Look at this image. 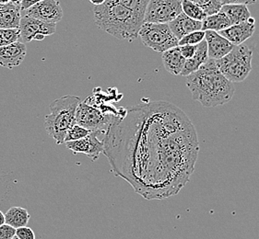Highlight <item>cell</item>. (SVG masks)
Instances as JSON below:
<instances>
[{
  "label": "cell",
  "mask_w": 259,
  "mask_h": 239,
  "mask_svg": "<svg viewBox=\"0 0 259 239\" xmlns=\"http://www.w3.org/2000/svg\"><path fill=\"white\" fill-rule=\"evenodd\" d=\"M104 143L114 174L147 200L177 195L189 182L199 152L191 121L165 101L114 115Z\"/></svg>",
  "instance_id": "6da1fadb"
},
{
  "label": "cell",
  "mask_w": 259,
  "mask_h": 239,
  "mask_svg": "<svg viewBox=\"0 0 259 239\" xmlns=\"http://www.w3.org/2000/svg\"><path fill=\"white\" fill-rule=\"evenodd\" d=\"M187 86L194 100L206 108L226 104L235 92L233 83L219 70L216 60L208 59L197 72L187 77Z\"/></svg>",
  "instance_id": "7a4b0ae2"
},
{
  "label": "cell",
  "mask_w": 259,
  "mask_h": 239,
  "mask_svg": "<svg viewBox=\"0 0 259 239\" xmlns=\"http://www.w3.org/2000/svg\"><path fill=\"white\" fill-rule=\"evenodd\" d=\"M94 21L103 31L114 38L133 42L139 37L143 19L136 15L118 0H106L103 5L94 8Z\"/></svg>",
  "instance_id": "3957f363"
},
{
  "label": "cell",
  "mask_w": 259,
  "mask_h": 239,
  "mask_svg": "<svg viewBox=\"0 0 259 239\" xmlns=\"http://www.w3.org/2000/svg\"><path fill=\"white\" fill-rule=\"evenodd\" d=\"M80 99L76 96H64L50 105V114L46 116L45 127L47 134L57 142L65 144L68 130L76 125V110Z\"/></svg>",
  "instance_id": "277c9868"
},
{
  "label": "cell",
  "mask_w": 259,
  "mask_h": 239,
  "mask_svg": "<svg viewBox=\"0 0 259 239\" xmlns=\"http://www.w3.org/2000/svg\"><path fill=\"white\" fill-rule=\"evenodd\" d=\"M253 51L245 44L234 46L222 59L216 60L219 70L232 83L244 81L252 71Z\"/></svg>",
  "instance_id": "5b68a950"
},
{
  "label": "cell",
  "mask_w": 259,
  "mask_h": 239,
  "mask_svg": "<svg viewBox=\"0 0 259 239\" xmlns=\"http://www.w3.org/2000/svg\"><path fill=\"white\" fill-rule=\"evenodd\" d=\"M139 38L145 46L161 53L178 46L179 43L168 24L143 23L139 31Z\"/></svg>",
  "instance_id": "8992f818"
},
{
  "label": "cell",
  "mask_w": 259,
  "mask_h": 239,
  "mask_svg": "<svg viewBox=\"0 0 259 239\" xmlns=\"http://www.w3.org/2000/svg\"><path fill=\"white\" fill-rule=\"evenodd\" d=\"M182 12V0H150L143 23L169 24Z\"/></svg>",
  "instance_id": "52a82bcc"
},
{
  "label": "cell",
  "mask_w": 259,
  "mask_h": 239,
  "mask_svg": "<svg viewBox=\"0 0 259 239\" xmlns=\"http://www.w3.org/2000/svg\"><path fill=\"white\" fill-rule=\"evenodd\" d=\"M115 114H106L98 107L79 102L76 110V124L89 131H101L105 134Z\"/></svg>",
  "instance_id": "ba28073f"
},
{
  "label": "cell",
  "mask_w": 259,
  "mask_h": 239,
  "mask_svg": "<svg viewBox=\"0 0 259 239\" xmlns=\"http://www.w3.org/2000/svg\"><path fill=\"white\" fill-rule=\"evenodd\" d=\"M20 42L26 43L31 41H41L57 31V25L39 21L29 16L22 15L19 27Z\"/></svg>",
  "instance_id": "9c48e42d"
},
{
  "label": "cell",
  "mask_w": 259,
  "mask_h": 239,
  "mask_svg": "<svg viewBox=\"0 0 259 239\" xmlns=\"http://www.w3.org/2000/svg\"><path fill=\"white\" fill-rule=\"evenodd\" d=\"M104 133L101 131H91L88 136L79 140L65 143L69 150L74 154H84L88 156L92 161H96L100 155L104 153V139L100 140L99 135Z\"/></svg>",
  "instance_id": "30bf717a"
},
{
  "label": "cell",
  "mask_w": 259,
  "mask_h": 239,
  "mask_svg": "<svg viewBox=\"0 0 259 239\" xmlns=\"http://www.w3.org/2000/svg\"><path fill=\"white\" fill-rule=\"evenodd\" d=\"M24 15L57 25V22L62 20L63 10L59 1L44 0L24 11Z\"/></svg>",
  "instance_id": "8fae6325"
},
{
  "label": "cell",
  "mask_w": 259,
  "mask_h": 239,
  "mask_svg": "<svg viewBox=\"0 0 259 239\" xmlns=\"http://www.w3.org/2000/svg\"><path fill=\"white\" fill-rule=\"evenodd\" d=\"M255 21L254 18H250L248 21H244L239 24H235L229 27L224 31H220L219 33L232 42L234 46L244 44L245 41L253 36L255 30Z\"/></svg>",
  "instance_id": "7c38bea8"
},
{
  "label": "cell",
  "mask_w": 259,
  "mask_h": 239,
  "mask_svg": "<svg viewBox=\"0 0 259 239\" xmlns=\"http://www.w3.org/2000/svg\"><path fill=\"white\" fill-rule=\"evenodd\" d=\"M205 41L207 42L208 59L219 60L227 55L234 48L232 42L222 36L217 31H206Z\"/></svg>",
  "instance_id": "4fadbf2b"
},
{
  "label": "cell",
  "mask_w": 259,
  "mask_h": 239,
  "mask_svg": "<svg viewBox=\"0 0 259 239\" xmlns=\"http://www.w3.org/2000/svg\"><path fill=\"white\" fill-rule=\"evenodd\" d=\"M26 53L27 47L23 42H17L0 47V67L8 69L19 67L23 62Z\"/></svg>",
  "instance_id": "5bb4252c"
},
{
  "label": "cell",
  "mask_w": 259,
  "mask_h": 239,
  "mask_svg": "<svg viewBox=\"0 0 259 239\" xmlns=\"http://www.w3.org/2000/svg\"><path fill=\"white\" fill-rule=\"evenodd\" d=\"M168 25L178 40L194 31H202V21H194L183 12Z\"/></svg>",
  "instance_id": "9a60e30c"
},
{
  "label": "cell",
  "mask_w": 259,
  "mask_h": 239,
  "mask_svg": "<svg viewBox=\"0 0 259 239\" xmlns=\"http://www.w3.org/2000/svg\"><path fill=\"white\" fill-rule=\"evenodd\" d=\"M21 17V6L12 2L0 5V29H19Z\"/></svg>",
  "instance_id": "2e32d148"
},
{
  "label": "cell",
  "mask_w": 259,
  "mask_h": 239,
  "mask_svg": "<svg viewBox=\"0 0 259 239\" xmlns=\"http://www.w3.org/2000/svg\"><path fill=\"white\" fill-rule=\"evenodd\" d=\"M208 60L207 55V42L204 40L197 45V52L193 57L187 59L185 63V67L182 70L180 76L187 78L189 75L197 72L199 68L206 64Z\"/></svg>",
  "instance_id": "e0dca14e"
},
{
  "label": "cell",
  "mask_w": 259,
  "mask_h": 239,
  "mask_svg": "<svg viewBox=\"0 0 259 239\" xmlns=\"http://www.w3.org/2000/svg\"><path fill=\"white\" fill-rule=\"evenodd\" d=\"M161 59L167 72L174 76H180L185 67L186 59L183 57L179 46L171 48L170 50L161 53Z\"/></svg>",
  "instance_id": "ac0fdd59"
},
{
  "label": "cell",
  "mask_w": 259,
  "mask_h": 239,
  "mask_svg": "<svg viewBox=\"0 0 259 239\" xmlns=\"http://www.w3.org/2000/svg\"><path fill=\"white\" fill-rule=\"evenodd\" d=\"M220 11L228 17L233 25L247 21L251 18L248 8L245 5H223Z\"/></svg>",
  "instance_id": "d6986e66"
},
{
  "label": "cell",
  "mask_w": 259,
  "mask_h": 239,
  "mask_svg": "<svg viewBox=\"0 0 259 239\" xmlns=\"http://www.w3.org/2000/svg\"><path fill=\"white\" fill-rule=\"evenodd\" d=\"M231 26H233L232 22L229 20L228 17L222 11L213 15L207 16V18L202 21L203 31H213L220 32Z\"/></svg>",
  "instance_id": "ffe728a7"
},
{
  "label": "cell",
  "mask_w": 259,
  "mask_h": 239,
  "mask_svg": "<svg viewBox=\"0 0 259 239\" xmlns=\"http://www.w3.org/2000/svg\"><path fill=\"white\" fill-rule=\"evenodd\" d=\"M30 214L26 209L22 207H11L5 213V224L14 228L27 226L30 221Z\"/></svg>",
  "instance_id": "44dd1931"
},
{
  "label": "cell",
  "mask_w": 259,
  "mask_h": 239,
  "mask_svg": "<svg viewBox=\"0 0 259 239\" xmlns=\"http://www.w3.org/2000/svg\"><path fill=\"white\" fill-rule=\"evenodd\" d=\"M182 11L194 21H203L207 18V14L198 6L188 0H182Z\"/></svg>",
  "instance_id": "7402d4cb"
},
{
  "label": "cell",
  "mask_w": 259,
  "mask_h": 239,
  "mask_svg": "<svg viewBox=\"0 0 259 239\" xmlns=\"http://www.w3.org/2000/svg\"><path fill=\"white\" fill-rule=\"evenodd\" d=\"M118 1L120 4L124 6L130 11H133L136 15L139 16L140 18L144 20L146 9L150 0H118Z\"/></svg>",
  "instance_id": "603a6c76"
},
{
  "label": "cell",
  "mask_w": 259,
  "mask_h": 239,
  "mask_svg": "<svg viewBox=\"0 0 259 239\" xmlns=\"http://www.w3.org/2000/svg\"><path fill=\"white\" fill-rule=\"evenodd\" d=\"M188 1H191L198 6L207 14V16L218 13L223 7L221 0H188Z\"/></svg>",
  "instance_id": "cb8c5ba5"
},
{
  "label": "cell",
  "mask_w": 259,
  "mask_h": 239,
  "mask_svg": "<svg viewBox=\"0 0 259 239\" xmlns=\"http://www.w3.org/2000/svg\"><path fill=\"white\" fill-rule=\"evenodd\" d=\"M20 42L19 29H0V47Z\"/></svg>",
  "instance_id": "d4e9b609"
},
{
  "label": "cell",
  "mask_w": 259,
  "mask_h": 239,
  "mask_svg": "<svg viewBox=\"0 0 259 239\" xmlns=\"http://www.w3.org/2000/svg\"><path fill=\"white\" fill-rule=\"evenodd\" d=\"M206 32L203 31H197L187 34L179 40L178 46L182 45H197L205 40Z\"/></svg>",
  "instance_id": "484cf974"
},
{
  "label": "cell",
  "mask_w": 259,
  "mask_h": 239,
  "mask_svg": "<svg viewBox=\"0 0 259 239\" xmlns=\"http://www.w3.org/2000/svg\"><path fill=\"white\" fill-rule=\"evenodd\" d=\"M91 131L87 130L85 128H83L82 126L80 125H76L72 126L69 130H68V134L66 135L65 138V143L67 142H72V141L79 140L85 138L86 136H88Z\"/></svg>",
  "instance_id": "4316f807"
},
{
  "label": "cell",
  "mask_w": 259,
  "mask_h": 239,
  "mask_svg": "<svg viewBox=\"0 0 259 239\" xmlns=\"http://www.w3.org/2000/svg\"><path fill=\"white\" fill-rule=\"evenodd\" d=\"M16 236L19 239H35L34 232L28 226L16 229Z\"/></svg>",
  "instance_id": "83f0119b"
},
{
  "label": "cell",
  "mask_w": 259,
  "mask_h": 239,
  "mask_svg": "<svg viewBox=\"0 0 259 239\" xmlns=\"http://www.w3.org/2000/svg\"><path fill=\"white\" fill-rule=\"evenodd\" d=\"M16 236V229L9 224L0 225V239H12Z\"/></svg>",
  "instance_id": "f1b7e54d"
},
{
  "label": "cell",
  "mask_w": 259,
  "mask_h": 239,
  "mask_svg": "<svg viewBox=\"0 0 259 239\" xmlns=\"http://www.w3.org/2000/svg\"><path fill=\"white\" fill-rule=\"evenodd\" d=\"M197 45H182V46H179L183 57L185 58L186 60L193 57L194 54L197 52Z\"/></svg>",
  "instance_id": "f546056e"
},
{
  "label": "cell",
  "mask_w": 259,
  "mask_h": 239,
  "mask_svg": "<svg viewBox=\"0 0 259 239\" xmlns=\"http://www.w3.org/2000/svg\"><path fill=\"white\" fill-rule=\"evenodd\" d=\"M257 0H221L223 5H233V4H237V5H252L256 3Z\"/></svg>",
  "instance_id": "4dcf8cb0"
},
{
  "label": "cell",
  "mask_w": 259,
  "mask_h": 239,
  "mask_svg": "<svg viewBox=\"0 0 259 239\" xmlns=\"http://www.w3.org/2000/svg\"><path fill=\"white\" fill-rule=\"evenodd\" d=\"M44 0H22L21 4V11H25L31 8L32 6L36 5Z\"/></svg>",
  "instance_id": "1f68e13d"
},
{
  "label": "cell",
  "mask_w": 259,
  "mask_h": 239,
  "mask_svg": "<svg viewBox=\"0 0 259 239\" xmlns=\"http://www.w3.org/2000/svg\"><path fill=\"white\" fill-rule=\"evenodd\" d=\"M89 1H90L94 7H97V6L103 5L106 0H89Z\"/></svg>",
  "instance_id": "d6a6232c"
},
{
  "label": "cell",
  "mask_w": 259,
  "mask_h": 239,
  "mask_svg": "<svg viewBox=\"0 0 259 239\" xmlns=\"http://www.w3.org/2000/svg\"><path fill=\"white\" fill-rule=\"evenodd\" d=\"M5 224V214L0 211V225Z\"/></svg>",
  "instance_id": "836d02e7"
},
{
  "label": "cell",
  "mask_w": 259,
  "mask_h": 239,
  "mask_svg": "<svg viewBox=\"0 0 259 239\" xmlns=\"http://www.w3.org/2000/svg\"><path fill=\"white\" fill-rule=\"evenodd\" d=\"M12 0H0V5H6V4H9L11 3Z\"/></svg>",
  "instance_id": "e575fe53"
},
{
  "label": "cell",
  "mask_w": 259,
  "mask_h": 239,
  "mask_svg": "<svg viewBox=\"0 0 259 239\" xmlns=\"http://www.w3.org/2000/svg\"><path fill=\"white\" fill-rule=\"evenodd\" d=\"M11 2H12V3H14V4H16V5L21 6L22 0H12Z\"/></svg>",
  "instance_id": "d590c367"
},
{
  "label": "cell",
  "mask_w": 259,
  "mask_h": 239,
  "mask_svg": "<svg viewBox=\"0 0 259 239\" xmlns=\"http://www.w3.org/2000/svg\"><path fill=\"white\" fill-rule=\"evenodd\" d=\"M12 239H19L18 238V237H17V236H14V237H13V238Z\"/></svg>",
  "instance_id": "8d00e7d4"
}]
</instances>
